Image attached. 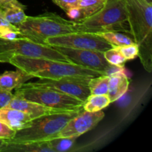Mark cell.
Wrapping results in <instances>:
<instances>
[{"label":"cell","mask_w":152,"mask_h":152,"mask_svg":"<svg viewBox=\"0 0 152 152\" xmlns=\"http://www.w3.org/2000/svg\"><path fill=\"white\" fill-rule=\"evenodd\" d=\"M20 37V33L17 27L11 25L0 27V39L13 40Z\"/></svg>","instance_id":"cell-24"},{"label":"cell","mask_w":152,"mask_h":152,"mask_svg":"<svg viewBox=\"0 0 152 152\" xmlns=\"http://www.w3.org/2000/svg\"><path fill=\"white\" fill-rule=\"evenodd\" d=\"M130 34L138 45V57L146 71H152L151 0H125Z\"/></svg>","instance_id":"cell-2"},{"label":"cell","mask_w":152,"mask_h":152,"mask_svg":"<svg viewBox=\"0 0 152 152\" xmlns=\"http://www.w3.org/2000/svg\"><path fill=\"white\" fill-rule=\"evenodd\" d=\"M16 131L9 127L5 123L0 121V139L10 140L14 137Z\"/></svg>","instance_id":"cell-27"},{"label":"cell","mask_w":152,"mask_h":152,"mask_svg":"<svg viewBox=\"0 0 152 152\" xmlns=\"http://www.w3.org/2000/svg\"><path fill=\"white\" fill-rule=\"evenodd\" d=\"M31 83L34 86L48 88L60 93L74 96L83 102H85L90 95V91L88 87V85L77 83L68 79L40 80V81Z\"/></svg>","instance_id":"cell-11"},{"label":"cell","mask_w":152,"mask_h":152,"mask_svg":"<svg viewBox=\"0 0 152 152\" xmlns=\"http://www.w3.org/2000/svg\"><path fill=\"white\" fill-rule=\"evenodd\" d=\"M111 103L108 94H90L83 104V110L95 112L104 109Z\"/></svg>","instance_id":"cell-18"},{"label":"cell","mask_w":152,"mask_h":152,"mask_svg":"<svg viewBox=\"0 0 152 152\" xmlns=\"http://www.w3.org/2000/svg\"><path fill=\"white\" fill-rule=\"evenodd\" d=\"M13 97V94L11 91L0 90V108L7 106Z\"/></svg>","instance_id":"cell-28"},{"label":"cell","mask_w":152,"mask_h":152,"mask_svg":"<svg viewBox=\"0 0 152 152\" xmlns=\"http://www.w3.org/2000/svg\"><path fill=\"white\" fill-rule=\"evenodd\" d=\"M77 139L74 137H56L47 140V143L53 152H66L71 151Z\"/></svg>","instance_id":"cell-22"},{"label":"cell","mask_w":152,"mask_h":152,"mask_svg":"<svg viewBox=\"0 0 152 152\" xmlns=\"http://www.w3.org/2000/svg\"><path fill=\"white\" fill-rule=\"evenodd\" d=\"M33 120L26 113L11 108H0V121L16 131L22 129Z\"/></svg>","instance_id":"cell-14"},{"label":"cell","mask_w":152,"mask_h":152,"mask_svg":"<svg viewBox=\"0 0 152 152\" xmlns=\"http://www.w3.org/2000/svg\"><path fill=\"white\" fill-rule=\"evenodd\" d=\"M97 35L109 42L113 48L128 45L135 42L132 37H129L126 34H123V32H119V31H108V32L97 34Z\"/></svg>","instance_id":"cell-19"},{"label":"cell","mask_w":152,"mask_h":152,"mask_svg":"<svg viewBox=\"0 0 152 152\" xmlns=\"http://www.w3.org/2000/svg\"><path fill=\"white\" fill-rule=\"evenodd\" d=\"M45 45L100 52H105L113 48L109 42L97 34L81 31L48 37L45 40Z\"/></svg>","instance_id":"cell-9"},{"label":"cell","mask_w":152,"mask_h":152,"mask_svg":"<svg viewBox=\"0 0 152 152\" xmlns=\"http://www.w3.org/2000/svg\"><path fill=\"white\" fill-rule=\"evenodd\" d=\"M34 78L19 68L14 71H5L0 75V90L11 91L19 88L28 80Z\"/></svg>","instance_id":"cell-16"},{"label":"cell","mask_w":152,"mask_h":152,"mask_svg":"<svg viewBox=\"0 0 152 152\" xmlns=\"http://www.w3.org/2000/svg\"><path fill=\"white\" fill-rule=\"evenodd\" d=\"M7 145V140L0 139V152H4V148Z\"/></svg>","instance_id":"cell-29"},{"label":"cell","mask_w":152,"mask_h":152,"mask_svg":"<svg viewBox=\"0 0 152 152\" xmlns=\"http://www.w3.org/2000/svg\"><path fill=\"white\" fill-rule=\"evenodd\" d=\"M7 63L13 65L40 80L68 79L77 83L88 85L92 78L105 75L103 73L80 66L71 62H65L42 58H27L15 56Z\"/></svg>","instance_id":"cell-1"},{"label":"cell","mask_w":152,"mask_h":152,"mask_svg":"<svg viewBox=\"0 0 152 152\" xmlns=\"http://www.w3.org/2000/svg\"><path fill=\"white\" fill-rule=\"evenodd\" d=\"M26 8L27 6L17 0H12L0 6V16L13 25L18 27L26 19L27 16L25 13Z\"/></svg>","instance_id":"cell-15"},{"label":"cell","mask_w":152,"mask_h":152,"mask_svg":"<svg viewBox=\"0 0 152 152\" xmlns=\"http://www.w3.org/2000/svg\"><path fill=\"white\" fill-rule=\"evenodd\" d=\"M55 4L62 8L65 13L78 7L79 0H52Z\"/></svg>","instance_id":"cell-26"},{"label":"cell","mask_w":152,"mask_h":152,"mask_svg":"<svg viewBox=\"0 0 152 152\" xmlns=\"http://www.w3.org/2000/svg\"><path fill=\"white\" fill-rule=\"evenodd\" d=\"M109 76L101 75L92 78L88 83L90 94H108Z\"/></svg>","instance_id":"cell-21"},{"label":"cell","mask_w":152,"mask_h":152,"mask_svg":"<svg viewBox=\"0 0 152 152\" xmlns=\"http://www.w3.org/2000/svg\"><path fill=\"white\" fill-rule=\"evenodd\" d=\"M55 50L65 55L72 63L89 69L111 75L117 71H125L124 67H117L110 64L104 57V52L92 50L76 49L63 46H51Z\"/></svg>","instance_id":"cell-8"},{"label":"cell","mask_w":152,"mask_h":152,"mask_svg":"<svg viewBox=\"0 0 152 152\" xmlns=\"http://www.w3.org/2000/svg\"><path fill=\"white\" fill-rule=\"evenodd\" d=\"M20 37L45 45L48 37L77 32V22L67 20L55 13L47 12L37 16H27L17 27Z\"/></svg>","instance_id":"cell-4"},{"label":"cell","mask_w":152,"mask_h":152,"mask_svg":"<svg viewBox=\"0 0 152 152\" xmlns=\"http://www.w3.org/2000/svg\"><path fill=\"white\" fill-rule=\"evenodd\" d=\"M6 107L23 111L31 116L33 119L37 118V117H39L43 115L61 113L60 111L48 108L44 105H40V104L26 100L16 94H13V97L12 98V99Z\"/></svg>","instance_id":"cell-12"},{"label":"cell","mask_w":152,"mask_h":152,"mask_svg":"<svg viewBox=\"0 0 152 152\" xmlns=\"http://www.w3.org/2000/svg\"><path fill=\"white\" fill-rule=\"evenodd\" d=\"M83 110L56 113L33 119L26 126L16 131L12 139L7 141L12 143H20L53 139L71 119Z\"/></svg>","instance_id":"cell-5"},{"label":"cell","mask_w":152,"mask_h":152,"mask_svg":"<svg viewBox=\"0 0 152 152\" xmlns=\"http://www.w3.org/2000/svg\"><path fill=\"white\" fill-rule=\"evenodd\" d=\"M77 22L78 31L100 34L108 31L130 34L125 0H107L94 14Z\"/></svg>","instance_id":"cell-3"},{"label":"cell","mask_w":152,"mask_h":152,"mask_svg":"<svg viewBox=\"0 0 152 152\" xmlns=\"http://www.w3.org/2000/svg\"><path fill=\"white\" fill-rule=\"evenodd\" d=\"M107 0H79L78 7L82 19L87 18L99 11Z\"/></svg>","instance_id":"cell-20"},{"label":"cell","mask_w":152,"mask_h":152,"mask_svg":"<svg viewBox=\"0 0 152 152\" xmlns=\"http://www.w3.org/2000/svg\"><path fill=\"white\" fill-rule=\"evenodd\" d=\"M15 94L60 112L83 109L84 102L80 99L48 88L34 86L31 83H24L16 89Z\"/></svg>","instance_id":"cell-6"},{"label":"cell","mask_w":152,"mask_h":152,"mask_svg":"<svg viewBox=\"0 0 152 152\" xmlns=\"http://www.w3.org/2000/svg\"><path fill=\"white\" fill-rule=\"evenodd\" d=\"M15 56L71 62L65 55L47 45L39 44L22 37L13 40L0 39V62L7 63L8 59Z\"/></svg>","instance_id":"cell-7"},{"label":"cell","mask_w":152,"mask_h":152,"mask_svg":"<svg viewBox=\"0 0 152 152\" xmlns=\"http://www.w3.org/2000/svg\"><path fill=\"white\" fill-rule=\"evenodd\" d=\"M4 152H53L49 148L47 141L12 143L7 142Z\"/></svg>","instance_id":"cell-17"},{"label":"cell","mask_w":152,"mask_h":152,"mask_svg":"<svg viewBox=\"0 0 152 152\" xmlns=\"http://www.w3.org/2000/svg\"><path fill=\"white\" fill-rule=\"evenodd\" d=\"M104 117L105 114L102 110L95 112L83 110L78 115L71 119L64 126L63 129L57 134L56 137H79L82 134L96 127Z\"/></svg>","instance_id":"cell-10"},{"label":"cell","mask_w":152,"mask_h":152,"mask_svg":"<svg viewBox=\"0 0 152 152\" xmlns=\"http://www.w3.org/2000/svg\"><path fill=\"white\" fill-rule=\"evenodd\" d=\"M105 59L113 65L117 67H124L126 59L116 48H111L103 53Z\"/></svg>","instance_id":"cell-23"},{"label":"cell","mask_w":152,"mask_h":152,"mask_svg":"<svg viewBox=\"0 0 152 152\" xmlns=\"http://www.w3.org/2000/svg\"><path fill=\"white\" fill-rule=\"evenodd\" d=\"M129 83L130 82L124 71H117L109 75L108 96L111 103L118 100L128 91Z\"/></svg>","instance_id":"cell-13"},{"label":"cell","mask_w":152,"mask_h":152,"mask_svg":"<svg viewBox=\"0 0 152 152\" xmlns=\"http://www.w3.org/2000/svg\"><path fill=\"white\" fill-rule=\"evenodd\" d=\"M118 49L119 51L123 55L126 60H132L135 59L138 56V52H139V48L136 43L124 46H119V47H114Z\"/></svg>","instance_id":"cell-25"},{"label":"cell","mask_w":152,"mask_h":152,"mask_svg":"<svg viewBox=\"0 0 152 152\" xmlns=\"http://www.w3.org/2000/svg\"><path fill=\"white\" fill-rule=\"evenodd\" d=\"M10 1H12V0H0V6L3 5V4H6V3L9 2Z\"/></svg>","instance_id":"cell-30"}]
</instances>
